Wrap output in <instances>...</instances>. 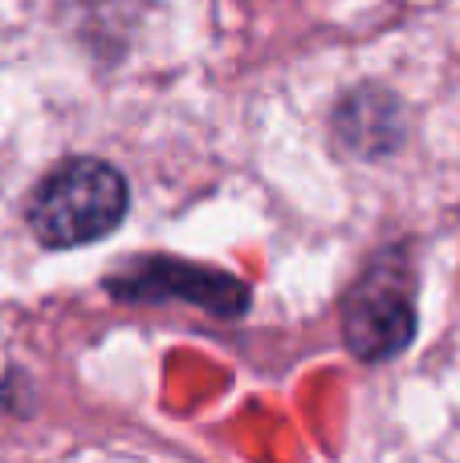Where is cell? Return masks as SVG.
I'll use <instances>...</instances> for the list:
<instances>
[{
    "instance_id": "6da1fadb",
    "label": "cell",
    "mask_w": 460,
    "mask_h": 463,
    "mask_svg": "<svg viewBox=\"0 0 460 463\" xmlns=\"http://www.w3.org/2000/svg\"><path fill=\"white\" fill-rule=\"evenodd\" d=\"M127 216V184L102 159H70L41 179L29 224L49 248H73L110 236Z\"/></svg>"
},
{
    "instance_id": "7a4b0ae2",
    "label": "cell",
    "mask_w": 460,
    "mask_h": 463,
    "mask_svg": "<svg viewBox=\"0 0 460 463\" xmlns=\"http://www.w3.org/2000/svg\"><path fill=\"white\" fill-rule=\"evenodd\" d=\"M416 329V313L404 288L391 280H367L347 301V342L363 358H388L404 350Z\"/></svg>"
}]
</instances>
